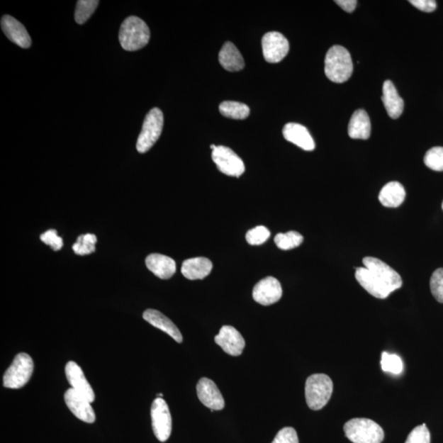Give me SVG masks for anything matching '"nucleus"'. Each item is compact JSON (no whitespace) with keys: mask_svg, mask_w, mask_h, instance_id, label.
<instances>
[{"mask_svg":"<svg viewBox=\"0 0 443 443\" xmlns=\"http://www.w3.org/2000/svg\"><path fill=\"white\" fill-rule=\"evenodd\" d=\"M364 268L357 269L356 279L362 288L378 299H386L403 286V279L389 265L377 258L363 259Z\"/></svg>","mask_w":443,"mask_h":443,"instance_id":"f257e3e1","label":"nucleus"},{"mask_svg":"<svg viewBox=\"0 0 443 443\" xmlns=\"http://www.w3.org/2000/svg\"><path fill=\"white\" fill-rule=\"evenodd\" d=\"M150 31L147 23L135 16L124 20L119 31L120 45L127 51H137L149 43Z\"/></svg>","mask_w":443,"mask_h":443,"instance_id":"f03ea898","label":"nucleus"},{"mask_svg":"<svg viewBox=\"0 0 443 443\" xmlns=\"http://www.w3.org/2000/svg\"><path fill=\"white\" fill-rule=\"evenodd\" d=\"M326 77L335 83L349 80L353 72V62L350 53L341 45L331 47L325 57Z\"/></svg>","mask_w":443,"mask_h":443,"instance_id":"7ed1b4c3","label":"nucleus"},{"mask_svg":"<svg viewBox=\"0 0 443 443\" xmlns=\"http://www.w3.org/2000/svg\"><path fill=\"white\" fill-rule=\"evenodd\" d=\"M344 432L353 443H381L384 439L382 427L369 419L356 418L347 422Z\"/></svg>","mask_w":443,"mask_h":443,"instance_id":"20e7f679","label":"nucleus"},{"mask_svg":"<svg viewBox=\"0 0 443 443\" xmlns=\"http://www.w3.org/2000/svg\"><path fill=\"white\" fill-rule=\"evenodd\" d=\"M333 391L332 379L324 374H313L306 380V403L313 410H320L330 401Z\"/></svg>","mask_w":443,"mask_h":443,"instance_id":"39448f33","label":"nucleus"},{"mask_svg":"<svg viewBox=\"0 0 443 443\" xmlns=\"http://www.w3.org/2000/svg\"><path fill=\"white\" fill-rule=\"evenodd\" d=\"M34 370L33 359L27 353H19L4 375L5 388L18 389L29 382Z\"/></svg>","mask_w":443,"mask_h":443,"instance_id":"423d86ee","label":"nucleus"},{"mask_svg":"<svg viewBox=\"0 0 443 443\" xmlns=\"http://www.w3.org/2000/svg\"><path fill=\"white\" fill-rule=\"evenodd\" d=\"M164 127V114L158 108H154L148 113L142 126L138 143L139 153L147 152L157 142L162 133Z\"/></svg>","mask_w":443,"mask_h":443,"instance_id":"0eeeda50","label":"nucleus"},{"mask_svg":"<svg viewBox=\"0 0 443 443\" xmlns=\"http://www.w3.org/2000/svg\"><path fill=\"white\" fill-rule=\"evenodd\" d=\"M212 159L221 173L231 176H241L245 172V164L239 156L230 148L218 145L213 150Z\"/></svg>","mask_w":443,"mask_h":443,"instance_id":"6e6552de","label":"nucleus"},{"mask_svg":"<svg viewBox=\"0 0 443 443\" xmlns=\"http://www.w3.org/2000/svg\"><path fill=\"white\" fill-rule=\"evenodd\" d=\"M150 415L155 437L160 442H166L172 432V416L169 405L163 398H158L153 401Z\"/></svg>","mask_w":443,"mask_h":443,"instance_id":"1a4fd4ad","label":"nucleus"},{"mask_svg":"<svg viewBox=\"0 0 443 443\" xmlns=\"http://www.w3.org/2000/svg\"><path fill=\"white\" fill-rule=\"evenodd\" d=\"M262 49L264 58L270 64H277L288 54V40L283 34L272 31L263 36Z\"/></svg>","mask_w":443,"mask_h":443,"instance_id":"9d476101","label":"nucleus"},{"mask_svg":"<svg viewBox=\"0 0 443 443\" xmlns=\"http://www.w3.org/2000/svg\"><path fill=\"white\" fill-rule=\"evenodd\" d=\"M253 298L257 303L262 305H270L276 303L283 296V289L278 279L267 277L260 280L254 286Z\"/></svg>","mask_w":443,"mask_h":443,"instance_id":"9b49d317","label":"nucleus"},{"mask_svg":"<svg viewBox=\"0 0 443 443\" xmlns=\"http://www.w3.org/2000/svg\"><path fill=\"white\" fill-rule=\"evenodd\" d=\"M65 403L77 418L88 424L96 421V413L90 401L82 395L70 388L65 394Z\"/></svg>","mask_w":443,"mask_h":443,"instance_id":"f8f14e48","label":"nucleus"},{"mask_svg":"<svg viewBox=\"0 0 443 443\" xmlns=\"http://www.w3.org/2000/svg\"><path fill=\"white\" fill-rule=\"evenodd\" d=\"M198 398L206 408L213 410H221L224 408L225 403L220 389L211 379L202 378L196 386Z\"/></svg>","mask_w":443,"mask_h":443,"instance_id":"ddd939ff","label":"nucleus"},{"mask_svg":"<svg viewBox=\"0 0 443 443\" xmlns=\"http://www.w3.org/2000/svg\"><path fill=\"white\" fill-rule=\"evenodd\" d=\"M215 341L223 350L232 357L241 356L246 342L235 327L223 326L220 333L215 337Z\"/></svg>","mask_w":443,"mask_h":443,"instance_id":"4468645a","label":"nucleus"},{"mask_svg":"<svg viewBox=\"0 0 443 443\" xmlns=\"http://www.w3.org/2000/svg\"><path fill=\"white\" fill-rule=\"evenodd\" d=\"M65 374L72 389L85 397L91 403L95 400V393L91 384L87 381L82 369L76 362L69 361L66 364Z\"/></svg>","mask_w":443,"mask_h":443,"instance_id":"2eb2a0df","label":"nucleus"},{"mask_svg":"<svg viewBox=\"0 0 443 443\" xmlns=\"http://www.w3.org/2000/svg\"><path fill=\"white\" fill-rule=\"evenodd\" d=\"M1 28L7 38L21 48L28 49L31 45L30 36L27 29L12 16H4L1 19Z\"/></svg>","mask_w":443,"mask_h":443,"instance_id":"dca6fc26","label":"nucleus"},{"mask_svg":"<svg viewBox=\"0 0 443 443\" xmlns=\"http://www.w3.org/2000/svg\"><path fill=\"white\" fill-rule=\"evenodd\" d=\"M284 137L291 143L306 151L315 148L314 139L303 125L295 123L286 124L283 130Z\"/></svg>","mask_w":443,"mask_h":443,"instance_id":"f3484780","label":"nucleus"},{"mask_svg":"<svg viewBox=\"0 0 443 443\" xmlns=\"http://www.w3.org/2000/svg\"><path fill=\"white\" fill-rule=\"evenodd\" d=\"M145 264L151 272L161 279H169L176 273L175 260L164 254H150L145 259Z\"/></svg>","mask_w":443,"mask_h":443,"instance_id":"a211bd4d","label":"nucleus"},{"mask_svg":"<svg viewBox=\"0 0 443 443\" xmlns=\"http://www.w3.org/2000/svg\"><path fill=\"white\" fill-rule=\"evenodd\" d=\"M143 318L149 324L166 332L176 342L181 343L184 341V337H182L179 328L174 324L173 321H171L162 313L149 309L144 312Z\"/></svg>","mask_w":443,"mask_h":443,"instance_id":"6ab92c4d","label":"nucleus"},{"mask_svg":"<svg viewBox=\"0 0 443 443\" xmlns=\"http://www.w3.org/2000/svg\"><path fill=\"white\" fill-rule=\"evenodd\" d=\"M213 264L205 257L186 259L181 266V274L189 280L204 279L210 275Z\"/></svg>","mask_w":443,"mask_h":443,"instance_id":"aec40b11","label":"nucleus"},{"mask_svg":"<svg viewBox=\"0 0 443 443\" xmlns=\"http://www.w3.org/2000/svg\"><path fill=\"white\" fill-rule=\"evenodd\" d=\"M382 101L391 118L397 119L403 114L404 101L391 81L383 83Z\"/></svg>","mask_w":443,"mask_h":443,"instance_id":"412c9836","label":"nucleus"},{"mask_svg":"<svg viewBox=\"0 0 443 443\" xmlns=\"http://www.w3.org/2000/svg\"><path fill=\"white\" fill-rule=\"evenodd\" d=\"M371 133V123L368 113L364 109H358L352 114L348 126L349 137L352 139L367 140Z\"/></svg>","mask_w":443,"mask_h":443,"instance_id":"4be33fe9","label":"nucleus"},{"mask_svg":"<svg viewBox=\"0 0 443 443\" xmlns=\"http://www.w3.org/2000/svg\"><path fill=\"white\" fill-rule=\"evenodd\" d=\"M221 66L229 72H238L244 69L245 61L236 45L232 43L224 44L218 55Z\"/></svg>","mask_w":443,"mask_h":443,"instance_id":"5701e85b","label":"nucleus"},{"mask_svg":"<svg viewBox=\"0 0 443 443\" xmlns=\"http://www.w3.org/2000/svg\"><path fill=\"white\" fill-rule=\"evenodd\" d=\"M405 195L404 186L400 182L391 181L380 191L378 200L385 207L397 208L403 204Z\"/></svg>","mask_w":443,"mask_h":443,"instance_id":"b1692460","label":"nucleus"},{"mask_svg":"<svg viewBox=\"0 0 443 443\" xmlns=\"http://www.w3.org/2000/svg\"><path fill=\"white\" fill-rule=\"evenodd\" d=\"M223 116L237 120L246 119L249 116V108L247 104L236 101H224L220 106Z\"/></svg>","mask_w":443,"mask_h":443,"instance_id":"393cba45","label":"nucleus"},{"mask_svg":"<svg viewBox=\"0 0 443 443\" xmlns=\"http://www.w3.org/2000/svg\"><path fill=\"white\" fill-rule=\"evenodd\" d=\"M100 1L98 0H79L77 3L75 21L77 23L82 25L87 22L95 13Z\"/></svg>","mask_w":443,"mask_h":443,"instance_id":"a878e982","label":"nucleus"},{"mask_svg":"<svg viewBox=\"0 0 443 443\" xmlns=\"http://www.w3.org/2000/svg\"><path fill=\"white\" fill-rule=\"evenodd\" d=\"M303 240L304 237L301 236V234L291 231L286 233H279L275 237L274 242L279 249L288 251V249L299 247L303 242Z\"/></svg>","mask_w":443,"mask_h":443,"instance_id":"bb28decb","label":"nucleus"},{"mask_svg":"<svg viewBox=\"0 0 443 443\" xmlns=\"http://www.w3.org/2000/svg\"><path fill=\"white\" fill-rule=\"evenodd\" d=\"M97 237L94 234L88 233L78 237L77 242L72 246L74 252L79 255L90 254L96 252Z\"/></svg>","mask_w":443,"mask_h":443,"instance_id":"cd10ccee","label":"nucleus"},{"mask_svg":"<svg viewBox=\"0 0 443 443\" xmlns=\"http://www.w3.org/2000/svg\"><path fill=\"white\" fill-rule=\"evenodd\" d=\"M381 367L384 372L398 375L403 372V363L397 354L383 352L381 358Z\"/></svg>","mask_w":443,"mask_h":443,"instance_id":"c85d7f7f","label":"nucleus"},{"mask_svg":"<svg viewBox=\"0 0 443 443\" xmlns=\"http://www.w3.org/2000/svg\"><path fill=\"white\" fill-rule=\"evenodd\" d=\"M425 164L432 170L443 171V147L430 149L425 156Z\"/></svg>","mask_w":443,"mask_h":443,"instance_id":"c756f323","label":"nucleus"},{"mask_svg":"<svg viewBox=\"0 0 443 443\" xmlns=\"http://www.w3.org/2000/svg\"><path fill=\"white\" fill-rule=\"evenodd\" d=\"M270 237V232L267 228L258 226L248 231L246 235L247 241L252 246H259L264 244Z\"/></svg>","mask_w":443,"mask_h":443,"instance_id":"7c9ffc66","label":"nucleus"},{"mask_svg":"<svg viewBox=\"0 0 443 443\" xmlns=\"http://www.w3.org/2000/svg\"><path fill=\"white\" fill-rule=\"evenodd\" d=\"M430 289L435 299L443 303V269H439L432 274L430 279Z\"/></svg>","mask_w":443,"mask_h":443,"instance_id":"2f4dec72","label":"nucleus"},{"mask_svg":"<svg viewBox=\"0 0 443 443\" xmlns=\"http://www.w3.org/2000/svg\"><path fill=\"white\" fill-rule=\"evenodd\" d=\"M430 432L425 424L415 427L405 443H430Z\"/></svg>","mask_w":443,"mask_h":443,"instance_id":"473e14b6","label":"nucleus"},{"mask_svg":"<svg viewBox=\"0 0 443 443\" xmlns=\"http://www.w3.org/2000/svg\"><path fill=\"white\" fill-rule=\"evenodd\" d=\"M40 240L45 244L50 246L54 251H60L62 249V246H64V242H62V239L58 236V232L54 229H51V230L47 231L40 236Z\"/></svg>","mask_w":443,"mask_h":443,"instance_id":"72a5a7b5","label":"nucleus"},{"mask_svg":"<svg viewBox=\"0 0 443 443\" xmlns=\"http://www.w3.org/2000/svg\"><path fill=\"white\" fill-rule=\"evenodd\" d=\"M272 443H299L298 435L291 427H286L281 430Z\"/></svg>","mask_w":443,"mask_h":443,"instance_id":"f704fd0d","label":"nucleus"},{"mask_svg":"<svg viewBox=\"0 0 443 443\" xmlns=\"http://www.w3.org/2000/svg\"><path fill=\"white\" fill-rule=\"evenodd\" d=\"M409 2L421 11L426 13L434 12L437 8L434 0H410Z\"/></svg>","mask_w":443,"mask_h":443,"instance_id":"c9c22d12","label":"nucleus"},{"mask_svg":"<svg viewBox=\"0 0 443 443\" xmlns=\"http://www.w3.org/2000/svg\"><path fill=\"white\" fill-rule=\"evenodd\" d=\"M336 4L347 13H352L357 8V0H337Z\"/></svg>","mask_w":443,"mask_h":443,"instance_id":"e433bc0d","label":"nucleus"},{"mask_svg":"<svg viewBox=\"0 0 443 443\" xmlns=\"http://www.w3.org/2000/svg\"><path fill=\"white\" fill-rule=\"evenodd\" d=\"M442 210H443V202H442Z\"/></svg>","mask_w":443,"mask_h":443,"instance_id":"4c0bfd02","label":"nucleus"}]
</instances>
